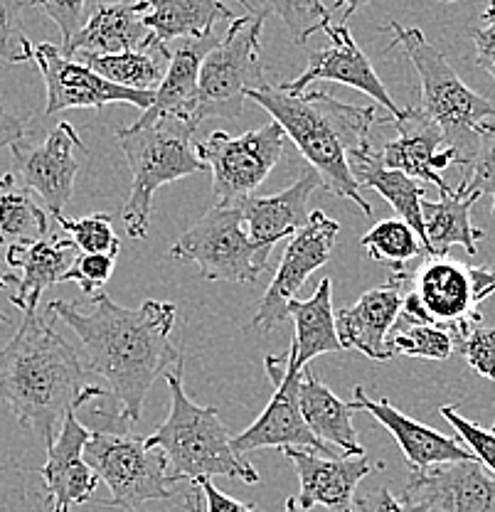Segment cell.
<instances>
[{
	"instance_id": "obj_1",
	"label": "cell",
	"mask_w": 495,
	"mask_h": 512,
	"mask_svg": "<svg viewBox=\"0 0 495 512\" xmlns=\"http://www.w3.org/2000/svg\"><path fill=\"white\" fill-rule=\"evenodd\" d=\"M45 313L65 320L77 333L87 352V367L109 382L111 397L131 424L141 421L153 382L183 357L173 345V303L146 301L138 308H124L101 291L89 298V308L50 301Z\"/></svg>"
},
{
	"instance_id": "obj_2",
	"label": "cell",
	"mask_w": 495,
	"mask_h": 512,
	"mask_svg": "<svg viewBox=\"0 0 495 512\" xmlns=\"http://www.w3.org/2000/svg\"><path fill=\"white\" fill-rule=\"evenodd\" d=\"M84 387L89 384L82 360L57 333L55 318L40 308L25 311L18 333L0 350V402L50 448Z\"/></svg>"
},
{
	"instance_id": "obj_3",
	"label": "cell",
	"mask_w": 495,
	"mask_h": 512,
	"mask_svg": "<svg viewBox=\"0 0 495 512\" xmlns=\"http://www.w3.org/2000/svg\"><path fill=\"white\" fill-rule=\"evenodd\" d=\"M247 99L262 106L284 128L301 156L318 173L321 188L355 202L367 217L372 215V205L365 200L360 185L350 173L348 158L350 153L372 148L370 128L385 124V119H377L375 106L343 104L321 89L289 94L269 82L249 92Z\"/></svg>"
},
{
	"instance_id": "obj_4",
	"label": "cell",
	"mask_w": 495,
	"mask_h": 512,
	"mask_svg": "<svg viewBox=\"0 0 495 512\" xmlns=\"http://www.w3.org/2000/svg\"><path fill=\"white\" fill-rule=\"evenodd\" d=\"M170 389V414L146 436L148 448H158L168 458V468L180 480H198L225 476L242 483H259L257 468L232 448V431L215 407H200L190 399L183 387V357L175 362L173 370L165 372Z\"/></svg>"
},
{
	"instance_id": "obj_5",
	"label": "cell",
	"mask_w": 495,
	"mask_h": 512,
	"mask_svg": "<svg viewBox=\"0 0 495 512\" xmlns=\"http://www.w3.org/2000/svg\"><path fill=\"white\" fill-rule=\"evenodd\" d=\"M392 42L387 50L404 47L422 84L424 119L441 131L446 151L454 153L456 165L466 168L476 153L483 131L493 124L495 104L463 84L449 60L436 50L419 28H404L392 20Z\"/></svg>"
},
{
	"instance_id": "obj_6",
	"label": "cell",
	"mask_w": 495,
	"mask_h": 512,
	"mask_svg": "<svg viewBox=\"0 0 495 512\" xmlns=\"http://www.w3.org/2000/svg\"><path fill=\"white\" fill-rule=\"evenodd\" d=\"M193 133V126L178 119H161L146 128L129 126L116 131V141L131 168V195L121 212L131 239L146 237L153 195L161 185L207 170L195 153Z\"/></svg>"
},
{
	"instance_id": "obj_7",
	"label": "cell",
	"mask_w": 495,
	"mask_h": 512,
	"mask_svg": "<svg viewBox=\"0 0 495 512\" xmlns=\"http://www.w3.org/2000/svg\"><path fill=\"white\" fill-rule=\"evenodd\" d=\"M247 13L234 18L225 40L217 42L200 67L198 126L205 119H239L247 94L264 87L262 30L266 10H257L249 0H239Z\"/></svg>"
},
{
	"instance_id": "obj_8",
	"label": "cell",
	"mask_w": 495,
	"mask_h": 512,
	"mask_svg": "<svg viewBox=\"0 0 495 512\" xmlns=\"http://www.w3.org/2000/svg\"><path fill=\"white\" fill-rule=\"evenodd\" d=\"M84 461L109 485L111 498L101 503L104 508L138 512L148 500L173 498V485L180 483L163 451L148 448L146 439L131 431H92Z\"/></svg>"
},
{
	"instance_id": "obj_9",
	"label": "cell",
	"mask_w": 495,
	"mask_h": 512,
	"mask_svg": "<svg viewBox=\"0 0 495 512\" xmlns=\"http://www.w3.org/2000/svg\"><path fill=\"white\" fill-rule=\"evenodd\" d=\"M170 259L195 264L207 281L257 284L269 266L271 247L252 242L237 205H215L170 247Z\"/></svg>"
},
{
	"instance_id": "obj_10",
	"label": "cell",
	"mask_w": 495,
	"mask_h": 512,
	"mask_svg": "<svg viewBox=\"0 0 495 512\" xmlns=\"http://www.w3.org/2000/svg\"><path fill=\"white\" fill-rule=\"evenodd\" d=\"M495 293V269L466 266L446 256H429L409 274L402 316L444 325L454 333L468 320L481 318L478 303Z\"/></svg>"
},
{
	"instance_id": "obj_11",
	"label": "cell",
	"mask_w": 495,
	"mask_h": 512,
	"mask_svg": "<svg viewBox=\"0 0 495 512\" xmlns=\"http://www.w3.org/2000/svg\"><path fill=\"white\" fill-rule=\"evenodd\" d=\"M195 153L212 173V197L217 207H232L269 178L286 153V131L274 119L257 131L230 136L225 131L195 143Z\"/></svg>"
},
{
	"instance_id": "obj_12",
	"label": "cell",
	"mask_w": 495,
	"mask_h": 512,
	"mask_svg": "<svg viewBox=\"0 0 495 512\" xmlns=\"http://www.w3.org/2000/svg\"><path fill=\"white\" fill-rule=\"evenodd\" d=\"M264 367L269 380L274 382V397L249 429L232 436L234 453L244 458L259 448H279V451L303 448V451H313L318 456L338 458V453L330 451V446L323 444L303 421L301 404H298V384H301L306 367L296 365L291 348L286 355H266Z\"/></svg>"
},
{
	"instance_id": "obj_13",
	"label": "cell",
	"mask_w": 495,
	"mask_h": 512,
	"mask_svg": "<svg viewBox=\"0 0 495 512\" xmlns=\"http://www.w3.org/2000/svg\"><path fill=\"white\" fill-rule=\"evenodd\" d=\"M10 151H13V175L18 183L35 190L45 200L47 212L60 222L65 217L67 202L72 200L74 178L82 165L79 156L89 153L77 128L69 121H60L40 146L18 141L10 146Z\"/></svg>"
},
{
	"instance_id": "obj_14",
	"label": "cell",
	"mask_w": 495,
	"mask_h": 512,
	"mask_svg": "<svg viewBox=\"0 0 495 512\" xmlns=\"http://www.w3.org/2000/svg\"><path fill=\"white\" fill-rule=\"evenodd\" d=\"M338 234L340 224L323 215L321 210L308 215L306 227L298 229L294 237L289 239V247L281 256L279 269H276L274 279L266 288L264 298L259 301L257 313L249 320V328H259L269 333V330H274L276 325L289 318L286 316V303L294 301L296 293L301 291V286L306 284L313 271L328 264L335 242H338Z\"/></svg>"
},
{
	"instance_id": "obj_15",
	"label": "cell",
	"mask_w": 495,
	"mask_h": 512,
	"mask_svg": "<svg viewBox=\"0 0 495 512\" xmlns=\"http://www.w3.org/2000/svg\"><path fill=\"white\" fill-rule=\"evenodd\" d=\"M33 62L40 69L47 89L45 116H55L67 109H104L109 104H131L146 111L156 92H133L119 87L94 72L87 62L65 57L60 47L42 42L35 47Z\"/></svg>"
},
{
	"instance_id": "obj_16",
	"label": "cell",
	"mask_w": 495,
	"mask_h": 512,
	"mask_svg": "<svg viewBox=\"0 0 495 512\" xmlns=\"http://www.w3.org/2000/svg\"><path fill=\"white\" fill-rule=\"evenodd\" d=\"M399 500L407 512H495V476L478 461L441 463L412 473Z\"/></svg>"
},
{
	"instance_id": "obj_17",
	"label": "cell",
	"mask_w": 495,
	"mask_h": 512,
	"mask_svg": "<svg viewBox=\"0 0 495 512\" xmlns=\"http://www.w3.org/2000/svg\"><path fill=\"white\" fill-rule=\"evenodd\" d=\"M323 32L328 35L330 45L323 47V50L313 52V55L308 57V67L303 69L296 79L281 84V89L289 94H301L306 92L308 84L316 82V79H323V82H338V84H345V87L358 89V92H363L370 96V99H375L380 106H385V109L390 111L392 121L402 119V116L407 114V109H402V106L395 104V99H392L390 92H387L382 79L377 77L372 62L367 60V55L360 50L358 42H355L353 32H350V25L330 23Z\"/></svg>"
},
{
	"instance_id": "obj_18",
	"label": "cell",
	"mask_w": 495,
	"mask_h": 512,
	"mask_svg": "<svg viewBox=\"0 0 495 512\" xmlns=\"http://www.w3.org/2000/svg\"><path fill=\"white\" fill-rule=\"evenodd\" d=\"M409 271L402 266L392 271L390 281L370 288L360 301L335 313V330L343 350H358L375 362H387L385 340L402 313Z\"/></svg>"
},
{
	"instance_id": "obj_19",
	"label": "cell",
	"mask_w": 495,
	"mask_h": 512,
	"mask_svg": "<svg viewBox=\"0 0 495 512\" xmlns=\"http://www.w3.org/2000/svg\"><path fill=\"white\" fill-rule=\"evenodd\" d=\"M281 453L296 466L301 480V493L296 498L306 510L326 505L335 512H355L353 498L360 480L375 471H385V463H372L367 456L326 458L303 448H286Z\"/></svg>"
},
{
	"instance_id": "obj_20",
	"label": "cell",
	"mask_w": 495,
	"mask_h": 512,
	"mask_svg": "<svg viewBox=\"0 0 495 512\" xmlns=\"http://www.w3.org/2000/svg\"><path fill=\"white\" fill-rule=\"evenodd\" d=\"M89 436L92 431L77 419L74 409H69L62 419L60 434L47 448V463L40 468L52 512H72V505L89 503L97 490V473L84 461Z\"/></svg>"
},
{
	"instance_id": "obj_21",
	"label": "cell",
	"mask_w": 495,
	"mask_h": 512,
	"mask_svg": "<svg viewBox=\"0 0 495 512\" xmlns=\"http://www.w3.org/2000/svg\"><path fill=\"white\" fill-rule=\"evenodd\" d=\"M215 30L205 37H188L178 45V50L170 55L168 72H165L161 87L153 94V104L141 114V119L133 128H146L161 119H178L183 124L193 126L198 131V84L200 67L212 47L217 45Z\"/></svg>"
},
{
	"instance_id": "obj_22",
	"label": "cell",
	"mask_w": 495,
	"mask_h": 512,
	"mask_svg": "<svg viewBox=\"0 0 495 512\" xmlns=\"http://www.w3.org/2000/svg\"><path fill=\"white\" fill-rule=\"evenodd\" d=\"M355 412H367L375 416L387 431L397 439L404 458L412 466V473L429 471V468L441 466V463H459V461H476L471 451H466L459 441L441 431L431 429L422 421L402 414L397 407H392L387 399H370L365 387H355Z\"/></svg>"
},
{
	"instance_id": "obj_23",
	"label": "cell",
	"mask_w": 495,
	"mask_h": 512,
	"mask_svg": "<svg viewBox=\"0 0 495 512\" xmlns=\"http://www.w3.org/2000/svg\"><path fill=\"white\" fill-rule=\"evenodd\" d=\"M392 124L397 128V138H392L390 143H385L382 151H377L380 163L414 180H427V183L439 188L441 195L454 190L441 178V170L454 165L456 158L446 148L439 151L444 146L439 128L429 124L419 109H407V114L399 121H392Z\"/></svg>"
},
{
	"instance_id": "obj_24",
	"label": "cell",
	"mask_w": 495,
	"mask_h": 512,
	"mask_svg": "<svg viewBox=\"0 0 495 512\" xmlns=\"http://www.w3.org/2000/svg\"><path fill=\"white\" fill-rule=\"evenodd\" d=\"M321 188L316 170H303L294 185L276 195H249L237 202L252 242L274 249L276 242L294 237L308 222V200Z\"/></svg>"
},
{
	"instance_id": "obj_25",
	"label": "cell",
	"mask_w": 495,
	"mask_h": 512,
	"mask_svg": "<svg viewBox=\"0 0 495 512\" xmlns=\"http://www.w3.org/2000/svg\"><path fill=\"white\" fill-rule=\"evenodd\" d=\"M146 5L141 0L133 3H99L92 18L77 30L72 40L62 45L65 57H104L131 52L146 45L153 32L143 25Z\"/></svg>"
},
{
	"instance_id": "obj_26",
	"label": "cell",
	"mask_w": 495,
	"mask_h": 512,
	"mask_svg": "<svg viewBox=\"0 0 495 512\" xmlns=\"http://www.w3.org/2000/svg\"><path fill=\"white\" fill-rule=\"evenodd\" d=\"M77 256L79 249L69 237H45L33 244L8 247L5 264L20 274L15 276V293H10V303L23 313L37 308L47 288L67 281Z\"/></svg>"
},
{
	"instance_id": "obj_27",
	"label": "cell",
	"mask_w": 495,
	"mask_h": 512,
	"mask_svg": "<svg viewBox=\"0 0 495 512\" xmlns=\"http://www.w3.org/2000/svg\"><path fill=\"white\" fill-rule=\"evenodd\" d=\"M481 192L468 188L461 180L456 190L441 195L439 202L422 200L424 234H427L429 256H449L451 247H463L468 256L478 254V239L486 237L483 229L471 224V207L476 205Z\"/></svg>"
},
{
	"instance_id": "obj_28",
	"label": "cell",
	"mask_w": 495,
	"mask_h": 512,
	"mask_svg": "<svg viewBox=\"0 0 495 512\" xmlns=\"http://www.w3.org/2000/svg\"><path fill=\"white\" fill-rule=\"evenodd\" d=\"M298 404H301V416L306 426L323 444L338 446L350 456H365V448L353 426L355 407L335 397L321 382V377L308 367L303 370L301 384H298Z\"/></svg>"
},
{
	"instance_id": "obj_29",
	"label": "cell",
	"mask_w": 495,
	"mask_h": 512,
	"mask_svg": "<svg viewBox=\"0 0 495 512\" xmlns=\"http://www.w3.org/2000/svg\"><path fill=\"white\" fill-rule=\"evenodd\" d=\"M350 173H353L355 183L360 188H372L377 195L385 197L397 212L402 222L417 232L422 247L427 244V234H424V220H422V200H424V185L409 175L399 173V170H390L380 163L375 148H363V151L350 153L348 158ZM427 254V249H424Z\"/></svg>"
},
{
	"instance_id": "obj_30",
	"label": "cell",
	"mask_w": 495,
	"mask_h": 512,
	"mask_svg": "<svg viewBox=\"0 0 495 512\" xmlns=\"http://www.w3.org/2000/svg\"><path fill=\"white\" fill-rule=\"evenodd\" d=\"M286 316L294 320L296 338L291 343V352L298 367H308V362L316 360L326 352H343L335 330V311H333V281L330 276L318 284L308 301L286 303Z\"/></svg>"
},
{
	"instance_id": "obj_31",
	"label": "cell",
	"mask_w": 495,
	"mask_h": 512,
	"mask_svg": "<svg viewBox=\"0 0 495 512\" xmlns=\"http://www.w3.org/2000/svg\"><path fill=\"white\" fill-rule=\"evenodd\" d=\"M146 5L143 25L158 40H188L205 37L220 20H234L232 10L222 0H141Z\"/></svg>"
},
{
	"instance_id": "obj_32",
	"label": "cell",
	"mask_w": 495,
	"mask_h": 512,
	"mask_svg": "<svg viewBox=\"0 0 495 512\" xmlns=\"http://www.w3.org/2000/svg\"><path fill=\"white\" fill-rule=\"evenodd\" d=\"M87 64L94 72L119 87L133 89V92H156L161 87L165 72L170 64V50L165 42L151 35L143 47L119 55L87 57Z\"/></svg>"
},
{
	"instance_id": "obj_33",
	"label": "cell",
	"mask_w": 495,
	"mask_h": 512,
	"mask_svg": "<svg viewBox=\"0 0 495 512\" xmlns=\"http://www.w3.org/2000/svg\"><path fill=\"white\" fill-rule=\"evenodd\" d=\"M50 215L33 200L28 188L13 173L0 178V244L20 247L47 237Z\"/></svg>"
},
{
	"instance_id": "obj_34",
	"label": "cell",
	"mask_w": 495,
	"mask_h": 512,
	"mask_svg": "<svg viewBox=\"0 0 495 512\" xmlns=\"http://www.w3.org/2000/svg\"><path fill=\"white\" fill-rule=\"evenodd\" d=\"M385 350L390 360L397 355L422 357V360H449L456 350V340L454 333L444 325L414 320L399 313L397 323L392 325L385 340Z\"/></svg>"
},
{
	"instance_id": "obj_35",
	"label": "cell",
	"mask_w": 495,
	"mask_h": 512,
	"mask_svg": "<svg viewBox=\"0 0 495 512\" xmlns=\"http://www.w3.org/2000/svg\"><path fill=\"white\" fill-rule=\"evenodd\" d=\"M360 244L370 252L372 259L395 264V269L424 254L417 232L402 220H385L375 224Z\"/></svg>"
},
{
	"instance_id": "obj_36",
	"label": "cell",
	"mask_w": 495,
	"mask_h": 512,
	"mask_svg": "<svg viewBox=\"0 0 495 512\" xmlns=\"http://www.w3.org/2000/svg\"><path fill=\"white\" fill-rule=\"evenodd\" d=\"M266 13H274L284 20L296 45H306V40L316 32H323L330 25V10L318 0H262Z\"/></svg>"
},
{
	"instance_id": "obj_37",
	"label": "cell",
	"mask_w": 495,
	"mask_h": 512,
	"mask_svg": "<svg viewBox=\"0 0 495 512\" xmlns=\"http://www.w3.org/2000/svg\"><path fill=\"white\" fill-rule=\"evenodd\" d=\"M60 224L69 234V239L74 242V247L79 249V254H119L121 252V242L114 232V224H111V217L104 215V212L79 217V220L62 217Z\"/></svg>"
},
{
	"instance_id": "obj_38",
	"label": "cell",
	"mask_w": 495,
	"mask_h": 512,
	"mask_svg": "<svg viewBox=\"0 0 495 512\" xmlns=\"http://www.w3.org/2000/svg\"><path fill=\"white\" fill-rule=\"evenodd\" d=\"M456 350L466 357L468 365L486 380L495 382V328L483 323V318L468 320L454 330Z\"/></svg>"
},
{
	"instance_id": "obj_39",
	"label": "cell",
	"mask_w": 495,
	"mask_h": 512,
	"mask_svg": "<svg viewBox=\"0 0 495 512\" xmlns=\"http://www.w3.org/2000/svg\"><path fill=\"white\" fill-rule=\"evenodd\" d=\"M23 8L28 0H0V60L8 64L33 62V42L23 30Z\"/></svg>"
},
{
	"instance_id": "obj_40",
	"label": "cell",
	"mask_w": 495,
	"mask_h": 512,
	"mask_svg": "<svg viewBox=\"0 0 495 512\" xmlns=\"http://www.w3.org/2000/svg\"><path fill=\"white\" fill-rule=\"evenodd\" d=\"M439 414L454 426L459 439L466 441V446L471 448L473 458H476V461L481 463L491 476H495V436L491 434V429H483V426L468 421L466 416H461L459 409L451 407V404L441 407Z\"/></svg>"
},
{
	"instance_id": "obj_41",
	"label": "cell",
	"mask_w": 495,
	"mask_h": 512,
	"mask_svg": "<svg viewBox=\"0 0 495 512\" xmlns=\"http://www.w3.org/2000/svg\"><path fill=\"white\" fill-rule=\"evenodd\" d=\"M463 183H466L468 188L478 190L481 195L493 197L491 212L495 217V124H491L483 131L471 163L463 168Z\"/></svg>"
},
{
	"instance_id": "obj_42",
	"label": "cell",
	"mask_w": 495,
	"mask_h": 512,
	"mask_svg": "<svg viewBox=\"0 0 495 512\" xmlns=\"http://www.w3.org/2000/svg\"><path fill=\"white\" fill-rule=\"evenodd\" d=\"M116 254H79L69 269L67 281H74L82 288L84 296H97L104 291L106 281L114 276Z\"/></svg>"
},
{
	"instance_id": "obj_43",
	"label": "cell",
	"mask_w": 495,
	"mask_h": 512,
	"mask_svg": "<svg viewBox=\"0 0 495 512\" xmlns=\"http://www.w3.org/2000/svg\"><path fill=\"white\" fill-rule=\"evenodd\" d=\"M84 5L87 0H28V8H40L60 28L65 42L72 40L84 25Z\"/></svg>"
},
{
	"instance_id": "obj_44",
	"label": "cell",
	"mask_w": 495,
	"mask_h": 512,
	"mask_svg": "<svg viewBox=\"0 0 495 512\" xmlns=\"http://www.w3.org/2000/svg\"><path fill=\"white\" fill-rule=\"evenodd\" d=\"M193 485L195 493L188 498V508H193V512H254V505L222 493L210 478L193 480Z\"/></svg>"
},
{
	"instance_id": "obj_45",
	"label": "cell",
	"mask_w": 495,
	"mask_h": 512,
	"mask_svg": "<svg viewBox=\"0 0 495 512\" xmlns=\"http://www.w3.org/2000/svg\"><path fill=\"white\" fill-rule=\"evenodd\" d=\"M473 45H476V64L486 69L495 79V0L481 15V23L473 30Z\"/></svg>"
},
{
	"instance_id": "obj_46",
	"label": "cell",
	"mask_w": 495,
	"mask_h": 512,
	"mask_svg": "<svg viewBox=\"0 0 495 512\" xmlns=\"http://www.w3.org/2000/svg\"><path fill=\"white\" fill-rule=\"evenodd\" d=\"M353 505L355 512H407L402 500L395 498L385 485H375V488H367L363 493H355Z\"/></svg>"
},
{
	"instance_id": "obj_47",
	"label": "cell",
	"mask_w": 495,
	"mask_h": 512,
	"mask_svg": "<svg viewBox=\"0 0 495 512\" xmlns=\"http://www.w3.org/2000/svg\"><path fill=\"white\" fill-rule=\"evenodd\" d=\"M25 131H28V121L23 116H15L0 106V151L10 148L13 143L23 141Z\"/></svg>"
},
{
	"instance_id": "obj_48",
	"label": "cell",
	"mask_w": 495,
	"mask_h": 512,
	"mask_svg": "<svg viewBox=\"0 0 495 512\" xmlns=\"http://www.w3.org/2000/svg\"><path fill=\"white\" fill-rule=\"evenodd\" d=\"M370 3L372 0H335V8L343 10V20H340V23H348V20L353 18L360 8H365V5H370Z\"/></svg>"
},
{
	"instance_id": "obj_49",
	"label": "cell",
	"mask_w": 495,
	"mask_h": 512,
	"mask_svg": "<svg viewBox=\"0 0 495 512\" xmlns=\"http://www.w3.org/2000/svg\"><path fill=\"white\" fill-rule=\"evenodd\" d=\"M281 512H311V510L303 508V505L298 503V498H286L284 510H281Z\"/></svg>"
},
{
	"instance_id": "obj_50",
	"label": "cell",
	"mask_w": 495,
	"mask_h": 512,
	"mask_svg": "<svg viewBox=\"0 0 495 512\" xmlns=\"http://www.w3.org/2000/svg\"><path fill=\"white\" fill-rule=\"evenodd\" d=\"M5 288H8V279H5V274L0 271V291H5Z\"/></svg>"
},
{
	"instance_id": "obj_51",
	"label": "cell",
	"mask_w": 495,
	"mask_h": 512,
	"mask_svg": "<svg viewBox=\"0 0 495 512\" xmlns=\"http://www.w3.org/2000/svg\"><path fill=\"white\" fill-rule=\"evenodd\" d=\"M8 320H10L8 316H3V313H0V323H8Z\"/></svg>"
},
{
	"instance_id": "obj_52",
	"label": "cell",
	"mask_w": 495,
	"mask_h": 512,
	"mask_svg": "<svg viewBox=\"0 0 495 512\" xmlns=\"http://www.w3.org/2000/svg\"><path fill=\"white\" fill-rule=\"evenodd\" d=\"M441 3H456V0H441Z\"/></svg>"
},
{
	"instance_id": "obj_53",
	"label": "cell",
	"mask_w": 495,
	"mask_h": 512,
	"mask_svg": "<svg viewBox=\"0 0 495 512\" xmlns=\"http://www.w3.org/2000/svg\"><path fill=\"white\" fill-rule=\"evenodd\" d=\"M491 434H493V436H495V424H493V429H491Z\"/></svg>"
}]
</instances>
